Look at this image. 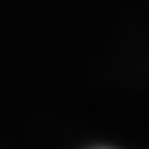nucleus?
Returning a JSON list of instances; mask_svg holds the SVG:
<instances>
[{
	"mask_svg": "<svg viewBox=\"0 0 149 149\" xmlns=\"http://www.w3.org/2000/svg\"><path fill=\"white\" fill-rule=\"evenodd\" d=\"M100 149H105V147H100Z\"/></svg>",
	"mask_w": 149,
	"mask_h": 149,
	"instance_id": "1",
	"label": "nucleus"
}]
</instances>
